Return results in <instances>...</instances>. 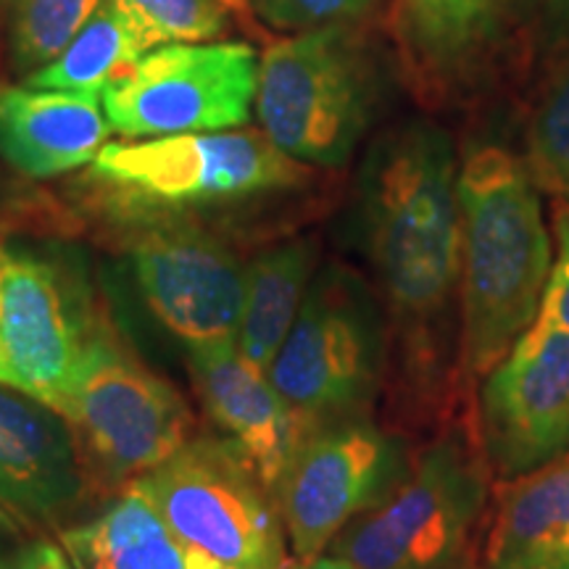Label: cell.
<instances>
[{
	"label": "cell",
	"instance_id": "cell-20",
	"mask_svg": "<svg viewBox=\"0 0 569 569\" xmlns=\"http://www.w3.org/2000/svg\"><path fill=\"white\" fill-rule=\"evenodd\" d=\"M148 51L153 48L132 19L111 0H103L74 40L51 63L24 77V84L40 90L103 92Z\"/></svg>",
	"mask_w": 569,
	"mask_h": 569
},
{
	"label": "cell",
	"instance_id": "cell-22",
	"mask_svg": "<svg viewBox=\"0 0 569 569\" xmlns=\"http://www.w3.org/2000/svg\"><path fill=\"white\" fill-rule=\"evenodd\" d=\"M101 3L103 0H9L6 53L13 74L30 77L51 63Z\"/></svg>",
	"mask_w": 569,
	"mask_h": 569
},
{
	"label": "cell",
	"instance_id": "cell-29",
	"mask_svg": "<svg viewBox=\"0 0 569 569\" xmlns=\"http://www.w3.org/2000/svg\"><path fill=\"white\" fill-rule=\"evenodd\" d=\"M296 569H353V567L346 565V561L338 557H319L311 561H301Z\"/></svg>",
	"mask_w": 569,
	"mask_h": 569
},
{
	"label": "cell",
	"instance_id": "cell-34",
	"mask_svg": "<svg viewBox=\"0 0 569 569\" xmlns=\"http://www.w3.org/2000/svg\"><path fill=\"white\" fill-rule=\"evenodd\" d=\"M224 569H230V567H224Z\"/></svg>",
	"mask_w": 569,
	"mask_h": 569
},
{
	"label": "cell",
	"instance_id": "cell-2",
	"mask_svg": "<svg viewBox=\"0 0 569 569\" xmlns=\"http://www.w3.org/2000/svg\"><path fill=\"white\" fill-rule=\"evenodd\" d=\"M461 369L482 380L536 322L553 267L543 201L528 161L475 142L459 161Z\"/></svg>",
	"mask_w": 569,
	"mask_h": 569
},
{
	"label": "cell",
	"instance_id": "cell-30",
	"mask_svg": "<svg viewBox=\"0 0 569 569\" xmlns=\"http://www.w3.org/2000/svg\"><path fill=\"white\" fill-rule=\"evenodd\" d=\"M501 6H507V9H517V11H525L530 9V6H536L538 0H498Z\"/></svg>",
	"mask_w": 569,
	"mask_h": 569
},
{
	"label": "cell",
	"instance_id": "cell-1",
	"mask_svg": "<svg viewBox=\"0 0 569 569\" xmlns=\"http://www.w3.org/2000/svg\"><path fill=\"white\" fill-rule=\"evenodd\" d=\"M459 163L438 124L407 122L369 148L356 224L417 409L443 403L461 367Z\"/></svg>",
	"mask_w": 569,
	"mask_h": 569
},
{
	"label": "cell",
	"instance_id": "cell-12",
	"mask_svg": "<svg viewBox=\"0 0 569 569\" xmlns=\"http://www.w3.org/2000/svg\"><path fill=\"white\" fill-rule=\"evenodd\" d=\"M130 264L148 309L184 346L238 340L246 269L222 240L172 219L151 222Z\"/></svg>",
	"mask_w": 569,
	"mask_h": 569
},
{
	"label": "cell",
	"instance_id": "cell-33",
	"mask_svg": "<svg viewBox=\"0 0 569 569\" xmlns=\"http://www.w3.org/2000/svg\"><path fill=\"white\" fill-rule=\"evenodd\" d=\"M0 522H3V525H6V517H3V515H0ZM0 569H6V567H3V565H0Z\"/></svg>",
	"mask_w": 569,
	"mask_h": 569
},
{
	"label": "cell",
	"instance_id": "cell-32",
	"mask_svg": "<svg viewBox=\"0 0 569 569\" xmlns=\"http://www.w3.org/2000/svg\"><path fill=\"white\" fill-rule=\"evenodd\" d=\"M227 6H230L232 11H240V13H246V11H248V3H246V0H227ZM248 13H251V11H248Z\"/></svg>",
	"mask_w": 569,
	"mask_h": 569
},
{
	"label": "cell",
	"instance_id": "cell-15",
	"mask_svg": "<svg viewBox=\"0 0 569 569\" xmlns=\"http://www.w3.org/2000/svg\"><path fill=\"white\" fill-rule=\"evenodd\" d=\"M80 496L71 425L38 398L0 386V498L21 515L56 517Z\"/></svg>",
	"mask_w": 569,
	"mask_h": 569
},
{
	"label": "cell",
	"instance_id": "cell-24",
	"mask_svg": "<svg viewBox=\"0 0 569 569\" xmlns=\"http://www.w3.org/2000/svg\"><path fill=\"white\" fill-rule=\"evenodd\" d=\"M142 32L148 46L206 42L219 38L230 21L227 0H111Z\"/></svg>",
	"mask_w": 569,
	"mask_h": 569
},
{
	"label": "cell",
	"instance_id": "cell-6",
	"mask_svg": "<svg viewBox=\"0 0 569 569\" xmlns=\"http://www.w3.org/2000/svg\"><path fill=\"white\" fill-rule=\"evenodd\" d=\"M478 427L457 425L411 461L403 480L332 540L353 569H451L488 503Z\"/></svg>",
	"mask_w": 569,
	"mask_h": 569
},
{
	"label": "cell",
	"instance_id": "cell-3",
	"mask_svg": "<svg viewBox=\"0 0 569 569\" xmlns=\"http://www.w3.org/2000/svg\"><path fill=\"white\" fill-rule=\"evenodd\" d=\"M90 180L124 217L167 222L180 211L293 190L306 182V163L282 153L264 130L190 132L106 142Z\"/></svg>",
	"mask_w": 569,
	"mask_h": 569
},
{
	"label": "cell",
	"instance_id": "cell-9",
	"mask_svg": "<svg viewBox=\"0 0 569 569\" xmlns=\"http://www.w3.org/2000/svg\"><path fill=\"white\" fill-rule=\"evenodd\" d=\"M261 59L243 42H169L103 90L111 130L124 138L222 132L251 122Z\"/></svg>",
	"mask_w": 569,
	"mask_h": 569
},
{
	"label": "cell",
	"instance_id": "cell-17",
	"mask_svg": "<svg viewBox=\"0 0 569 569\" xmlns=\"http://www.w3.org/2000/svg\"><path fill=\"white\" fill-rule=\"evenodd\" d=\"M486 569H569V453L501 480Z\"/></svg>",
	"mask_w": 569,
	"mask_h": 569
},
{
	"label": "cell",
	"instance_id": "cell-14",
	"mask_svg": "<svg viewBox=\"0 0 569 569\" xmlns=\"http://www.w3.org/2000/svg\"><path fill=\"white\" fill-rule=\"evenodd\" d=\"M190 375L203 409L227 440L238 448L274 490L303 430L293 409L272 386L267 372L238 348V340H222L188 348Z\"/></svg>",
	"mask_w": 569,
	"mask_h": 569
},
{
	"label": "cell",
	"instance_id": "cell-26",
	"mask_svg": "<svg viewBox=\"0 0 569 569\" xmlns=\"http://www.w3.org/2000/svg\"><path fill=\"white\" fill-rule=\"evenodd\" d=\"M538 319L569 332V203L557 213V251Z\"/></svg>",
	"mask_w": 569,
	"mask_h": 569
},
{
	"label": "cell",
	"instance_id": "cell-5",
	"mask_svg": "<svg viewBox=\"0 0 569 569\" xmlns=\"http://www.w3.org/2000/svg\"><path fill=\"white\" fill-rule=\"evenodd\" d=\"M388 356V317L377 290L348 267L330 264L311 280L267 372L306 438L319 427L367 417Z\"/></svg>",
	"mask_w": 569,
	"mask_h": 569
},
{
	"label": "cell",
	"instance_id": "cell-21",
	"mask_svg": "<svg viewBox=\"0 0 569 569\" xmlns=\"http://www.w3.org/2000/svg\"><path fill=\"white\" fill-rule=\"evenodd\" d=\"M415 56L432 77H461L496 34L490 0H403Z\"/></svg>",
	"mask_w": 569,
	"mask_h": 569
},
{
	"label": "cell",
	"instance_id": "cell-10",
	"mask_svg": "<svg viewBox=\"0 0 569 569\" xmlns=\"http://www.w3.org/2000/svg\"><path fill=\"white\" fill-rule=\"evenodd\" d=\"M409 467L401 438L369 415L309 432L272 490L296 557H322L346 525L380 503Z\"/></svg>",
	"mask_w": 569,
	"mask_h": 569
},
{
	"label": "cell",
	"instance_id": "cell-4",
	"mask_svg": "<svg viewBox=\"0 0 569 569\" xmlns=\"http://www.w3.org/2000/svg\"><path fill=\"white\" fill-rule=\"evenodd\" d=\"M380 69L356 24L274 42L261 56L256 113L290 159L336 169L365 140L380 106Z\"/></svg>",
	"mask_w": 569,
	"mask_h": 569
},
{
	"label": "cell",
	"instance_id": "cell-27",
	"mask_svg": "<svg viewBox=\"0 0 569 569\" xmlns=\"http://www.w3.org/2000/svg\"><path fill=\"white\" fill-rule=\"evenodd\" d=\"M543 34L551 48H565L569 42V0H546Z\"/></svg>",
	"mask_w": 569,
	"mask_h": 569
},
{
	"label": "cell",
	"instance_id": "cell-23",
	"mask_svg": "<svg viewBox=\"0 0 569 569\" xmlns=\"http://www.w3.org/2000/svg\"><path fill=\"white\" fill-rule=\"evenodd\" d=\"M525 161L543 193L569 203V42L532 109Z\"/></svg>",
	"mask_w": 569,
	"mask_h": 569
},
{
	"label": "cell",
	"instance_id": "cell-25",
	"mask_svg": "<svg viewBox=\"0 0 569 569\" xmlns=\"http://www.w3.org/2000/svg\"><path fill=\"white\" fill-rule=\"evenodd\" d=\"M248 11L277 32H311L322 27L359 24L380 0H246Z\"/></svg>",
	"mask_w": 569,
	"mask_h": 569
},
{
	"label": "cell",
	"instance_id": "cell-16",
	"mask_svg": "<svg viewBox=\"0 0 569 569\" xmlns=\"http://www.w3.org/2000/svg\"><path fill=\"white\" fill-rule=\"evenodd\" d=\"M98 92L0 84V156L34 180L92 163L109 138Z\"/></svg>",
	"mask_w": 569,
	"mask_h": 569
},
{
	"label": "cell",
	"instance_id": "cell-28",
	"mask_svg": "<svg viewBox=\"0 0 569 569\" xmlns=\"http://www.w3.org/2000/svg\"><path fill=\"white\" fill-rule=\"evenodd\" d=\"M17 569H71V565L56 546L34 543L21 553Z\"/></svg>",
	"mask_w": 569,
	"mask_h": 569
},
{
	"label": "cell",
	"instance_id": "cell-7",
	"mask_svg": "<svg viewBox=\"0 0 569 569\" xmlns=\"http://www.w3.org/2000/svg\"><path fill=\"white\" fill-rule=\"evenodd\" d=\"M132 486L198 557L230 569H284L274 493L230 440H188Z\"/></svg>",
	"mask_w": 569,
	"mask_h": 569
},
{
	"label": "cell",
	"instance_id": "cell-18",
	"mask_svg": "<svg viewBox=\"0 0 569 569\" xmlns=\"http://www.w3.org/2000/svg\"><path fill=\"white\" fill-rule=\"evenodd\" d=\"M74 569H224L188 551L138 486L80 528L63 532Z\"/></svg>",
	"mask_w": 569,
	"mask_h": 569
},
{
	"label": "cell",
	"instance_id": "cell-31",
	"mask_svg": "<svg viewBox=\"0 0 569 569\" xmlns=\"http://www.w3.org/2000/svg\"><path fill=\"white\" fill-rule=\"evenodd\" d=\"M6 6H9V0H0V46H3V32H6Z\"/></svg>",
	"mask_w": 569,
	"mask_h": 569
},
{
	"label": "cell",
	"instance_id": "cell-19",
	"mask_svg": "<svg viewBox=\"0 0 569 569\" xmlns=\"http://www.w3.org/2000/svg\"><path fill=\"white\" fill-rule=\"evenodd\" d=\"M317 246L298 238L259 253L246 269L238 348L267 372L293 327L311 284Z\"/></svg>",
	"mask_w": 569,
	"mask_h": 569
},
{
	"label": "cell",
	"instance_id": "cell-11",
	"mask_svg": "<svg viewBox=\"0 0 569 569\" xmlns=\"http://www.w3.org/2000/svg\"><path fill=\"white\" fill-rule=\"evenodd\" d=\"M478 436L501 480L569 453V332L536 319L482 377Z\"/></svg>",
	"mask_w": 569,
	"mask_h": 569
},
{
	"label": "cell",
	"instance_id": "cell-13",
	"mask_svg": "<svg viewBox=\"0 0 569 569\" xmlns=\"http://www.w3.org/2000/svg\"><path fill=\"white\" fill-rule=\"evenodd\" d=\"M90 327L59 269L0 248V386L53 409Z\"/></svg>",
	"mask_w": 569,
	"mask_h": 569
},
{
	"label": "cell",
	"instance_id": "cell-8",
	"mask_svg": "<svg viewBox=\"0 0 569 569\" xmlns=\"http://www.w3.org/2000/svg\"><path fill=\"white\" fill-rule=\"evenodd\" d=\"M53 409L117 478L146 475L188 443L190 417L180 396L96 322Z\"/></svg>",
	"mask_w": 569,
	"mask_h": 569
}]
</instances>
